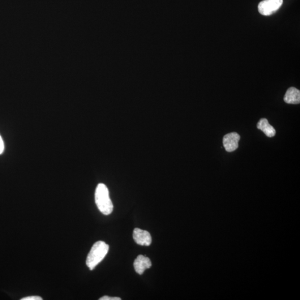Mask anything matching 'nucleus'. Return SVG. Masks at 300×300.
Instances as JSON below:
<instances>
[{"instance_id": "7ed1b4c3", "label": "nucleus", "mask_w": 300, "mask_h": 300, "mask_svg": "<svg viewBox=\"0 0 300 300\" xmlns=\"http://www.w3.org/2000/svg\"><path fill=\"white\" fill-rule=\"evenodd\" d=\"M283 3V0H264L258 6V10L261 15H271L276 12Z\"/></svg>"}, {"instance_id": "1a4fd4ad", "label": "nucleus", "mask_w": 300, "mask_h": 300, "mask_svg": "<svg viewBox=\"0 0 300 300\" xmlns=\"http://www.w3.org/2000/svg\"><path fill=\"white\" fill-rule=\"evenodd\" d=\"M42 299L38 297V296H31V297H28L21 299V300H42Z\"/></svg>"}, {"instance_id": "6e6552de", "label": "nucleus", "mask_w": 300, "mask_h": 300, "mask_svg": "<svg viewBox=\"0 0 300 300\" xmlns=\"http://www.w3.org/2000/svg\"><path fill=\"white\" fill-rule=\"evenodd\" d=\"M257 127L262 131L269 138H272L276 135L275 128L270 125L267 119H261L257 124Z\"/></svg>"}, {"instance_id": "423d86ee", "label": "nucleus", "mask_w": 300, "mask_h": 300, "mask_svg": "<svg viewBox=\"0 0 300 300\" xmlns=\"http://www.w3.org/2000/svg\"><path fill=\"white\" fill-rule=\"evenodd\" d=\"M151 261L148 257L139 255L137 257L134 263V267L136 273L143 275L146 270L151 267Z\"/></svg>"}, {"instance_id": "f03ea898", "label": "nucleus", "mask_w": 300, "mask_h": 300, "mask_svg": "<svg viewBox=\"0 0 300 300\" xmlns=\"http://www.w3.org/2000/svg\"><path fill=\"white\" fill-rule=\"evenodd\" d=\"M109 246L105 242H96L89 253L87 260V265L90 270H93L96 266L101 262L108 254Z\"/></svg>"}, {"instance_id": "0eeeda50", "label": "nucleus", "mask_w": 300, "mask_h": 300, "mask_svg": "<svg viewBox=\"0 0 300 300\" xmlns=\"http://www.w3.org/2000/svg\"><path fill=\"white\" fill-rule=\"evenodd\" d=\"M284 101L289 104H299L300 102V91L297 88H290L286 92Z\"/></svg>"}, {"instance_id": "39448f33", "label": "nucleus", "mask_w": 300, "mask_h": 300, "mask_svg": "<svg viewBox=\"0 0 300 300\" xmlns=\"http://www.w3.org/2000/svg\"><path fill=\"white\" fill-rule=\"evenodd\" d=\"M133 238L138 245L149 246L152 242L151 236L146 230L136 228L133 232Z\"/></svg>"}, {"instance_id": "9b49d317", "label": "nucleus", "mask_w": 300, "mask_h": 300, "mask_svg": "<svg viewBox=\"0 0 300 300\" xmlns=\"http://www.w3.org/2000/svg\"><path fill=\"white\" fill-rule=\"evenodd\" d=\"M4 151V143L3 140L0 135V155L3 153Z\"/></svg>"}, {"instance_id": "9d476101", "label": "nucleus", "mask_w": 300, "mask_h": 300, "mask_svg": "<svg viewBox=\"0 0 300 300\" xmlns=\"http://www.w3.org/2000/svg\"><path fill=\"white\" fill-rule=\"evenodd\" d=\"M100 300H121V299H120V298H112V297H108V296H105V297H103L102 298H101L100 299Z\"/></svg>"}, {"instance_id": "20e7f679", "label": "nucleus", "mask_w": 300, "mask_h": 300, "mask_svg": "<svg viewBox=\"0 0 300 300\" xmlns=\"http://www.w3.org/2000/svg\"><path fill=\"white\" fill-rule=\"evenodd\" d=\"M240 136L237 132H231L224 136L223 145L227 152L235 151L239 148Z\"/></svg>"}, {"instance_id": "f257e3e1", "label": "nucleus", "mask_w": 300, "mask_h": 300, "mask_svg": "<svg viewBox=\"0 0 300 300\" xmlns=\"http://www.w3.org/2000/svg\"><path fill=\"white\" fill-rule=\"evenodd\" d=\"M95 203L100 211L105 215H109L113 211V204L111 201L108 187L104 183H99L95 191Z\"/></svg>"}]
</instances>
